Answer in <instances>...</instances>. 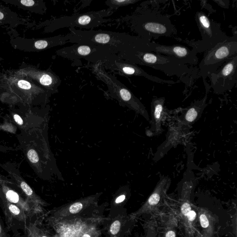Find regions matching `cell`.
I'll return each mask as SVG.
<instances>
[{
  "label": "cell",
  "instance_id": "1",
  "mask_svg": "<svg viewBox=\"0 0 237 237\" xmlns=\"http://www.w3.org/2000/svg\"><path fill=\"white\" fill-rule=\"evenodd\" d=\"M68 42L108 47L115 54L154 52L156 43L126 33L101 30H81L69 28Z\"/></svg>",
  "mask_w": 237,
  "mask_h": 237
},
{
  "label": "cell",
  "instance_id": "2",
  "mask_svg": "<svg viewBox=\"0 0 237 237\" xmlns=\"http://www.w3.org/2000/svg\"><path fill=\"white\" fill-rule=\"evenodd\" d=\"M19 147L30 166L39 178H51L55 169L54 158L50 148L47 123L17 135Z\"/></svg>",
  "mask_w": 237,
  "mask_h": 237
},
{
  "label": "cell",
  "instance_id": "3",
  "mask_svg": "<svg viewBox=\"0 0 237 237\" xmlns=\"http://www.w3.org/2000/svg\"><path fill=\"white\" fill-rule=\"evenodd\" d=\"M51 95L32 81L16 75L12 70L2 72L0 76V101L10 107L45 106Z\"/></svg>",
  "mask_w": 237,
  "mask_h": 237
},
{
  "label": "cell",
  "instance_id": "4",
  "mask_svg": "<svg viewBox=\"0 0 237 237\" xmlns=\"http://www.w3.org/2000/svg\"><path fill=\"white\" fill-rule=\"evenodd\" d=\"M117 21L125 24L137 36L150 41L161 37H170L177 34V29L168 16L143 3Z\"/></svg>",
  "mask_w": 237,
  "mask_h": 237
},
{
  "label": "cell",
  "instance_id": "5",
  "mask_svg": "<svg viewBox=\"0 0 237 237\" xmlns=\"http://www.w3.org/2000/svg\"><path fill=\"white\" fill-rule=\"evenodd\" d=\"M117 56L135 65H145L160 70L169 76L186 78L198 74V70L190 68L177 60L154 52H137L133 54L119 53Z\"/></svg>",
  "mask_w": 237,
  "mask_h": 237
},
{
  "label": "cell",
  "instance_id": "6",
  "mask_svg": "<svg viewBox=\"0 0 237 237\" xmlns=\"http://www.w3.org/2000/svg\"><path fill=\"white\" fill-rule=\"evenodd\" d=\"M113 10L109 9L97 11H90L71 16H64L40 24L38 28L44 27L43 32L50 33L64 28L78 27L85 29H93L104 23L110 21L107 19L113 13Z\"/></svg>",
  "mask_w": 237,
  "mask_h": 237
},
{
  "label": "cell",
  "instance_id": "7",
  "mask_svg": "<svg viewBox=\"0 0 237 237\" xmlns=\"http://www.w3.org/2000/svg\"><path fill=\"white\" fill-rule=\"evenodd\" d=\"M92 68L93 73L97 78L106 84L110 95L113 98L117 100L121 104L127 106L140 114L147 121H150L147 111L141 101L115 76L106 71L101 62L94 64Z\"/></svg>",
  "mask_w": 237,
  "mask_h": 237
},
{
  "label": "cell",
  "instance_id": "8",
  "mask_svg": "<svg viewBox=\"0 0 237 237\" xmlns=\"http://www.w3.org/2000/svg\"><path fill=\"white\" fill-rule=\"evenodd\" d=\"M237 56V36L227 37L222 42L204 52L199 65L198 74L204 81L207 89L206 79L209 73L216 71L228 60Z\"/></svg>",
  "mask_w": 237,
  "mask_h": 237
},
{
  "label": "cell",
  "instance_id": "9",
  "mask_svg": "<svg viewBox=\"0 0 237 237\" xmlns=\"http://www.w3.org/2000/svg\"><path fill=\"white\" fill-rule=\"evenodd\" d=\"M195 21L202 39L201 40L189 42V44L197 54L205 52L227 38V36L220 28L219 24L209 19L203 12L198 11L196 13Z\"/></svg>",
  "mask_w": 237,
  "mask_h": 237
},
{
  "label": "cell",
  "instance_id": "10",
  "mask_svg": "<svg viewBox=\"0 0 237 237\" xmlns=\"http://www.w3.org/2000/svg\"><path fill=\"white\" fill-rule=\"evenodd\" d=\"M49 109L48 105L40 107L11 106L8 118L21 132H25L47 123Z\"/></svg>",
  "mask_w": 237,
  "mask_h": 237
},
{
  "label": "cell",
  "instance_id": "11",
  "mask_svg": "<svg viewBox=\"0 0 237 237\" xmlns=\"http://www.w3.org/2000/svg\"><path fill=\"white\" fill-rule=\"evenodd\" d=\"M59 56L71 60L84 59L88 62L96 64L101 62L107 56L115 54L110 48L101 45L89 44H74L56 51Z\"/></svg>",
  "mask_w": 237,
  "mask_h": 237
},
{
  "label": "cell",
  "instance_id": "12",
  "mask_svg": "<svg viewBox=\"0 0 237 237\" xmlns=\"http://www.w3.org/2000/svg\"><path fill=\"white\" fill-rule=\"evenodd\" d=\"M207 77L215 94L230 91L237 84V56L227 60L216 71L209 73Z\"/></svg>",
  "mask_w": 237,
  "mask_h": 237
},
{
  "label": "cell",
  "instance_id": "13",
  "mask_svg": "<svg viewBox=\"0 0 237 237\" xmlns=\"http://www.w3.org/2000/svg\"><path fill=\"white\" fill-rule=\"evenodd\" d=\"M16 75L23 77L47 90L51 95L58 93L62 81L51 70H42L32 65H26L12 70Z\"/></svg>",
  "mask_w": 237,
  "mask_h": 237
},
{
  "label": "cell",
  "instance_id": "14",
  "mask_svg": "<svg viewBox=\"0 0 237 237\" xmlns=\"http://www.w3.org/2000/svg\"><path fill=\"white\" fill-rule=\"evenodd\" d=\"M101 62L104 68L113 71H116L124 76H142L159 84H173L178 83V81L166 80L150 75L137 65L120 59L115 54L109 55Z\"/></svg>",
  "mask_w": 237,
  "mask_h": 237
},
{
  "label": "cell",
  "instance_id": "15",
  "mask_svg": "<svg viewBox=\"0 0 237 237\" xmlns=\"http://www.w3.org/2000/svg\"><path fill=\"white\" fill-rule=\"evenodd\" d=\"M67 35L40 38L27 39L20 36L12 37L10 41L11 45L15 49L26 52H40L68 42Z\"/></svg>",
  "mask_w": 237,
  "mask_h": 237
},
{
  "label": "cell",
  "instance_id": "16",
  "mask_svg": "<svg viewBox=\"0 0 237 237\" xmlns=\"http://www.w3.org/2000/svg\"><path fill=\"white\" fill-rule=\"evenodd\" d=\"M154 52L173 58L184 65H196L199 62L197 52L183 45L168 46L156 44Z\"/></svg>",
  "mask_w": 237,
  "mask_h": 237
},
{
  "label": "cell",
  "instance_id": "17",
  "mask_svg": "<svg viewBox=\"0 0 237 237\" xmlns=\"http://www.w3.org/2000/svg\"><path fill=\"white\" fill-rule=\"evenodd\" d=\"M165 98H155L151 103V115L150 129L148 130V136H158L163 131L162 123L165 116L164 107Z\"/></svg>",
  "mask_w": 237,
  "mask_h": 237
},
{
  "label": "cell",
  "instance_id": "18",
  "mask_svg": "<svg viewBox=\"0 0 237 237\" xmlns=\"http://www.w3.org/2000/svg\"><path fill=\"white\" fill-rule=\"evenodd\" d=\"M207 93L204 98L194 101L189 107L183 110L179 117L178 122L183 126L190 127L201 117L207 106Z\"/></svg>",
  "mask_w": 237,
  "mask_h": 237
},
{
  "label": "cell",
  "instance_id": "19",
  "mask_svg": "<svg viewBox=\"0 0 237 237\" xmlns=\"http://www.w3.org/2000/svg\"><path fill=\"white\" fill-rule=\"evenodd\" d=\"M0 166L7 172L10 177L12 182L21 189L31 201H37V198L35 194L21 176L16 164L13 163H6L4 164H0Z\"/></svg>",
  "mask_w": 237,
  "mask_h": 237
},
{
  "label": "cell",
  "instance_id": "20",
  "mask_svg": "<svg viewBox=\"0 0 237 237\" xmlns=\"http://www.w3.org/2000/svg\"><path fill=\"white\" fill-rule=\"evenodd\" d=\"M2 1L35 14L43 15L47 10L45 3L43 0H2Z\"/></svg>",
  "mask_w": 237,
  "mask_h": 237
},
{
  "label": "cell",
  "instance_id": "21",
  "mask_svg": "<svg viewBox=\"0 0 237 237\" xmlns=\"http://www.w3.org/2000/svg\"><path fill=\"white\" fill-rule=\"evenodd\" d=\"M10 25L15 27L20 25H27V22L19 17L16 13L7 7L0 6V25Z\"/></svg>",
  "mask_w": 237,
  "mask_h": 237
},
{
  "label": "cell",
  "instance_id": "22",
  "mask_svg": "<svg viewBox=\"0 0 237 237\" xmlns=\"http://www.w3.org/2000/svg\"><path fill=\"white\" fill-rule=\"evenodd\" d=\"M171 179L168 177H163L158 182L156 188L148 200L147 204L150 207L156 206L164 196L169 188Z\"/></svg>",
  "mask_w": 237,
  "mask_h": 237
},
{
  "label": "cell",
  "instance_id": "23",
  "mask_svg": "<svg viewBox=\"0 0 237 237\" xmlns=\"http://www.w3.org/2000/svg\"><path fill=\"white\" fill-rule=\"evenodd\" d=\"M138 1L136 0H108L106 1L105 4L109 8L114 10L120 7L133 4Z\"/></svg>",
  "mask_w": 237,
  "mask_h": 237
},
{
  "label": "cell",
  "instance_id": "24",
  "mask_svg": "<svg viewBox=\"0 0 237 237\" xmlns=\"http://www.w3.org/2000/svg\"><path fill=\"white\" fill-rule=\"evenodd\" d=\"M83 208L81 203H76L73 204L70 208V212L72 214H76L79 212Z\"/></svg>",
  "mask_w": 237,
  "mask_h": 237
},
{
  "label": "cell",
  "instance_id": "25",
  "mask_svg": "<svg viewBox=\"0 0 237 237\" xmlns=\"http://www.w3.org/2000/svg\"><path fill=\"white\" fill-rule=\"evenodd\" d=\"M120 228V222L119 221H118V220H116L111 225L110 230V232H111V233L114 235V234L118 233V232H119Z\"/></svg>",
  "mask_w": 237,
  "mask_h": 237
},
{
  "label": "cell",
  "instance_id": "26",
  "mask_svg": "<svg viewBox=\"0 0 237 237\" xmlns=\"http://www.w3.org/2000/svg\"><path fill=\"white\" fill-rule=\"evenodd\" d=\"M191 210V206L188 203H185L183 204L181 207V211L182 214L185 216H187L188 214Z\"/></svg>",
  "mask_w": 237,
  "mask_h": 237
},
{
  "label": "cell",
  "instance_id": "27",
  "mask_svg": "<svg viewBox=\"0 0 237 237\" xmlns=\"http://www.w3.org/2000/svg\"><path fill=\"white\" fill-rule=\"evenodd\" d=\"M201 226L203 228L208 227L209 225V222L205 214H202L200 217Z\"/></svg>",
  "mask_w": 237,
  "mask_h": 237
},
{
  "label": "cell",
  "instance_id": "28",
  "mask_svg": "<svg viewBox=\"0 0 237 237\" xmlns=\"http://www.w3.org/2000/svg\"><path fill=\"white\" fill-rule=\"evenodd\" d=\"M0 237H8L4 229L2 220L0 218Z\"/></svg>",
  "mask_w": 237,
  "mask_h": 237
},
{
  "label": "cell",
  "instance_id": "29",
  "mask_svg": "<svg viewBox=\"0 0 237 237\" xmlns=\"http://www.w3.org/2000/svg\"><path fill=\"white\" fill-rule=\"evenodd\" d=\"M215 2L217 3L220 6L224 7V8H228L229 1H214Z\"/></svg>",
  "mask_w": 237,
  "mask_h": 237
},
{
  "label": "cell",
  "instance_id": "30",
  "mask_svg": "<svg viewBox=\"0 0 237 237\" xmlns=\"http://www.w3.org/2000/svg\"><path fill=\"white\" fill-rule=\"evenodd\" d=\"M196 215H197V214H196L195 212L194 211L191 210L189 212V213L188 214V215H187V217H188V219L189 221L193 222L195 219V217H196Z\"/></svg>",
  "mask_w": 237,
  "mask_h": 237
},
{
  "label": "cell",
  "instance_id": "31",
  "mask_svg": "<svg viewBox=\"0 0 237 237\" xmlns=\"http://www.w3.org/2000/svg\"><path fill=\"white\" fill-rule=\"evenodd\" d=\"M13 150L12 148L9 147L0 145V152H7L9 150Z\"/></svg>",
  "mask_w": 237,
  "mask_h": 237
},
{
  "label": "cell",
  "instance_id": "32",
  "mask_svg": "<svg viewBox=\"0 0 237 237\" xmlns=\"http://www.w3.org/2000/svg\"><path fill=\"white\" fill-rule=\"evenodd\" d=\"M125 195H120V196L118 197L116 199L115 202H116V203H121V202L124 201V200L125 199Z\"/></svg>",
  "mask_w": 237,
  "mask_h": 237
},
{
  "label": "cell",
  "instance_id": "33",
  "mask_svg": "<svg viewBox=\"0 0 237 237\" xmlns=\"http://www.w3.org/2000/svg\"><path fill=\"white\" fill-rule=\"evenodd\" d=\"M165 237H175V233L174 231H169L167 232Z\"/></svg>",
  "mask_w": 237,
  "mask_h": 237
},
{
  "label": "cell",
  "instance_id": "34",
  "mask_svg": "<svg viewBox=\"0 0 237 237\" xmlns=\"http://www.w3.org/2000/svg\"><path fill=\"white\" fill-rule=\"evenodd\" d=\"M3 60V59H2V58H1V57H0V63H1V61ZM1 75H2V72H1V71H0V76H1Z\"/></svg>",
  "mask_w": 237,
  "mask_h": 237
},
{
  "label": "cell",
  "instance_id": "35",
  "mask_svg": "<svg viewBox=\"0 0 237 237\" xmlns=\"http://www.w3.org/2000/svg\"><path fill=\"white\" fill-rule=\"evenodd\" d=\"M82 237H90V236L89 234H84Z\"/></svg>",
  "mask_w": 237,
  "mask_h": 237
},
{
  "label": "cell",
  "instance_id": "36",
  "mask_svg": "<svg viewBox=\"0 0 237 237\" xmlns=\"http://www.w3.org/2000/svg\"><path fill=\"white\" fill-rule=\"evenodd\" d=\"M42 237H46V236H42Z\"/></svg>",
  "mask_w": 237,
  "mask_h": 237
}]
</instances>
